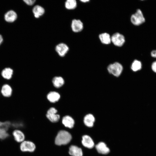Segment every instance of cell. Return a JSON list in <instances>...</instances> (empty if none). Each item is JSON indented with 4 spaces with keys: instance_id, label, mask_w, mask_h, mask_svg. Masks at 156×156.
<instances>
[{
    "instance_id": "obj_1",
    "label": "cell",
    "mask_w": 156,
    "mask_h": 156,
    "mask_svg": "<svg viewBox=\"0 0 156 156\" xmlns=\"http://www.w3.org/2000/svg\"><path fill=\"white\" fill-rule=\"evenodd\" d=\"M72 139V136L68 132L61 130L57 133L55 139V144L59 146L68 144Z\"/></svg>"
},
{
    "instance_id": "obj_2",
    "label": "cell",
    "mask_w": 156,
    "mask_h": 156,
    "mask_svg": "<svg viewBox=\"0 0 156 156\" xmlns=\"http://www.w3.org/2000/svg\"><path fill=\"white\" fill-rule=\"evenodd\" d=\"M123 70L122 65L118 62H115L110 64L107 67V70L108 73L116 77H118L120 75Z\"/></svg>"
},
{
    "instance_id": "obj_3",
    "label": "cell",
    "mask_w": 156,
    "mask_h": 156,
    "mask_svg": "<svg viewBox=\"0 0 156 156\" xmlns=\"http://www.w3.org/2000/svg\"><path fill=\"white\" fill-rule=\"evenodd\" d=\"M131 20L133 25H139L144 23L145 20L141 10L138 9L136 12L132 15Z\"/></svg>"
},
{
    "instance_id": "obj_4",
    "label": "cell",
    "mask_w": 156,
    "mask_h": 156,
    "mask_svg": "<svg viewBox=\"0 0 156 156\" xmlns=\"http://www.w3.org/2000/svg\"><path fill=\"white\" fill-rule=\"evenodd\" d=\"M19 148L22 152H34L36 149L34 144L30 141L24 140L21 143L19 146Z\"/></svg>"
},
{
    "instance_id": "obj_5",
    "label": "cell",
    "mask_w": 156,
    "mask_h": 156,
    "mask_svg": "<svg viewBox=\"0 0 156 156\" xmlns=\"http://www.w3.org/2000/svg\"><path fill=\"white\" fill-rule=\"evenodd\" d=\"M94 147L98 153L102 155H107L110 151L109 148L106 143L103 141L98 142L95 145Z\"/></svg>"
},
{
    "instance_id": "obj_6",
    "label": "cell",
    "mask_w": 156,
    "mask_h": 156,
    "mask_svg": "<svg viewBox=\"0 0 156 156\" xmlns=\"http://www.w3.org/2000/svg\"><path fill=\"white\" fill-rule=\"evenodd\" d=\"M57 110L52 107L49 109L47 112L46 116L47 118L52 122H57L60 119V116L57 114Z\"/></svg>"
},
{
    "instance_id": "obj_7",
    "label": "cell",
    "mask_w": 156,
    "mask_h": 156,
    "mask_svg": "<svg viewBox=\"0 0 156 156\" xmlns=\"http://www.w3.org/2000/svg\"><path fill=\"white\" fill-rule=\"evenodd\" d=\"M81 143L84 147L89 149L93 148L95 145L93 139L87 135L82 136Z\"/></svg>"
},
{
    "instance_id": "obj_8",
    "label": "cell",
    "mask_w": 156,
    "mask_h": 156,
    "mask_svg": "<svg viewBox=\"0 0 156 156\" xmlns=\"http://www.w3.org/2000/svg\"><path fill=\"white\" fill-rule=\"evenodd\" d=\"M111 41L115 45L118 47L122 46L125 42L124 36L122 34L116 33L111 37Z\"/></svg>"
},
{
    "instance_id": "obj_9",
    "label": "cell",
    "mask_w": 156,
    "mask_h": 156,
    "mask_svg": "<svg viewBox=\"0 0 156 156\" xmlns=\"http://www.w3.org/2000/svg\"><path fill=\"white\" fill-rule=\"evenodd\" d=\"M55 50L60 56L64 57L68 51L69 48L66 44L61 43L58 44L56 46Z\"/></svg>"
},
{
    "instance_id": "obj_10",
    "label": "cell",
    "mask_w": 156,
    "mask_h": 156,
    "mask_svg": "<svg viewBox=\"0 0 156 156\" xmlns=\"http://www.w3.org/2000/svg\"><path fill=\"white\" fill-rule=\"evenodd\" d=\"M83 23L80 20L74 19L72 21L71 28L73 32H80L83 30Z\"/></svg>"
},
{
    "instance_id": "obj_11",
    "label": "cell",
    "mask_w": 156,
    "mask_h": 156,
    "mask_svg": "<svg viewBox=\"0 0 156 156\" xmlns=\"http://www.w3.org/2000/svg\"><path fill=\"white\" fill-rule=\"evenodd\" d=\"M12 135L14 140L17 142L21 143L25 140V136L21 130L15 129L12 132Z\"/></svg>"
},
{
    "instance_id": "obj_12",
    "label": "cell",
    "mask_w": 156,
    "mask_h": 156,
    "mask_svg": "<svg viewBox=\"0 0 156 156\" xmlns=\"http://www.w3.org/2000/svg\"><path fill=\"white\" fill-rule=\"evenodd\" d=\"M95 121V118L94 116L91 114H88L86 115L83 119V122L84 125L87 127H92Z\"/></svg>"
},
{
    "instance_id": "obj_13",
    "label": "cell",
    "mask_w": 156,
    "mask_h": 156,
    "mask_svg": "<svg viewBox=\"0 0 156 156\" xmlns=\"http://www.w3.org/2000/svg\"><path fill=\"white\" fill-rule=\"evenodd\" d=\"M69 153L72 156H83V152L81 148L75 145H71L70 146Z\"/></svg>"
},
{
    "instance_id": "obj_14",
    "label": "cell",
    "mask_w": 156,
    "mask_h": 156,
    "mask_svg": "<svg viewBox=\"0 0 156 156\" xmlns=\"http://www.w3.org/2000/svg\"><path fill=\"white\" fill-rule=\"evenodd\" d=\"M62 122L65 127L70 129L73 127L75 124V121L73 119L68 115L65 116L63 118Z\"/></svg>"
},
{
    "instance_id": "obj_15",
    "label": "cell",
    "mask_w": 156,
    "mask_h": 156,
    "mask_svg": "<svg viewBox=\"0 0 156 156\" xmlns=\"http://www.w3.org/2000/svg\"><path fill=\"white\" fill-rule=\"evenodd\" d=\"M47 99L50 102L55 103L58 101L60 98V94L55 91H51L47 95Z\"/></svg>"
},
{
    "instance_id": "obj_16",
    "label": "cell",
    "mask_w": 156,
    "mask_h": 156,
    "mask_svg": "<svg viewBox=\"0 0 156 156\" xmlns=\"http://www.w3.org/2000/svg\"><path fill=\"white\" fill-rule=\"evenodd\" d=\"M35 17L38 18L42 16L45 13V10L42 6L37 5L34 7L32 9Z\"/></svg>"
},
{
    "instance_id": "obj_17",
    "label": "cell",
    "mask_w": 156,
    "mask_h": 156,
    "mask_svg": "<svg viewBox=\"0 0 156 156\" xmlns=\"http://www.w3.org/2000/svg\"><path fill=\"white\" fill-rule=\"evenodd\" d=\"M53 86L56 88H59L62 86L64 83V80L61 77L55 76L52 80Z\"/></svg>"
},
{
    "instance_id": "obj_18",
    "label": "cell",
    "mask_w": 156,
    "mask_h": 156,
    "mask_svg": "<svg viewBox=\"0 0 156 156\" xmlns=\"http://www.w3.org/2000/svg\"><path fill=\"white\" fill-rule=\"evenodd\" d=\"M1 92L2 94L4 97H9L12 95V89L10 85L7 84H5L2 86Z\"/></svg>"
},
{
    "instance_id": "obj_19",
    "label": "cell",
    "mask_w": 156,
    "mask_h": 156,
    "mask_svg": "<svg viewBox=\"0 0 156 156\" xmlns=\"http://www.w3.org/2000/svg\"><path fill=\"white\" fill-rule=\"evenodd\" d=\"M16 13L13 10H10L5 15V18L7 22H11L14 21L17 18Z\"/></svg>"
},
{
    "instance_id": "obj_20",
    "label": "cell",
    "mask_w": 156,
    "mask_h": 156,
    "mask_svg": "<svg viewBox=\"0 0 156 156\" xmlns=\"http://www.w3.org/2000/svg\"><path fill=\"white\" fill-rule=\"evenodd\" d=\"M13 72V70L12 69L10 68H6L2 70L1 75L4 79H9L12 78Z\"/></svg>"
},
{
    "instance_id": "obj_21",
    "label": "cell",
    "mask_w": 156,
    "mask_h": 156,
    "mask_svg": "<svg viewBox=\"0 0 156 156\" xmlns=\"http://www.w3.org/2000/svg\"><path fill=\"white\" fill-rule=\"evenodd\" d=\"M99 38L101 42L104 44H108L111 42V37L108 34L106 33L100 34Z\"/></svg>"
},
{
    "instance_id": "obj_22",
    "label": "cell",
    "mask_w": 156,
    "mask_h": 156,
    "mask_svg": "<svg viewBox=\"0 0 156 156\" xmlns=\"http://www.w3.org/2000/svg\"><path fill=\"white\" fill-rule=\"evenodd\" d=\"M77 2L75 0H67L65 3V8L68 10L75 9L77 6Z\"/></svg>"
},
{
    "instance_id": "obj_23",
    "label": "cell",
    "mask_w": 156,
    "mask_h": 156,
    "mask_svg": "<svg viewBox=\"0 0 156 156\" xmlns=\"http://www.w3.org/2000/svg\"><path fill=\"white\" fill-rule=\"evenodd\" d=\"M142 68L141 62L137 60H134L132 62L131 66V69L134 72H136L140 70Z\"/></svg>"
},
{
    "instance_id": "obj_24",
    "label": "cell",
    "mask_w": 156,
    "mask_h": 156,
    "mask_svg": "<svg viewBox=\"0 0 156 156\" xmlns=\"http://www.w3.org/2000/svg\"><path fill=\"white\" fill-rule=\"evenodd\" d=\"M12 126V123L9 121L4 122L0 121V130L5 129L8 131Z\"/></svg>"
},
{
    "instance_id": "obj_25",
    "label": "cell",
    "mask_w": 156,
    "mask_h": 156,
    "mask_svg": "<svg viewBox=\"0 0 156 156\" xmlns=\"http://www.w3.org/2000/svg\"><path fill=\"white\" fill-rule=\"evenodd\" d=\"M24 1L27 5H33L35 3V0H24Z\"/></svg>"
},
{
    "instance_id": "obj_26",
    "label": "cell",
    "mask_w": 156,
    "mask_h": 156,
    "mask_svg": "<svg viewBox=\"0 0 156 156\" xmlns=\"http://www.w3.org/2000/svg\"><path fill=\"white\" fill-rule=\"evenodd\" d=\"M151 68L156 73V61H155L152 63Z\"/></svg>"
},
{
    "instance_id": "obj_27",
    "label": "cell",
    "mask_w": 156,
    "mask_h": 156,
    "mask_svg": "<svg viewBox=\"0 0 156 156\" xmlns=\"http://www.w3.org/2000/svg\"><path fill=\"white\" fill-rule=\"evenodd\" d=\"M151 55L152 57L156 58V50L152 51L151 52Z\"/></svg>"
},
{
    "instance_id": "obj_28",
    "label": "cell",
    "mask_w": 156,
    "mask_h": 156,
    "mask_svg": "<svg viewBox=\"0 0 156 156\" xmlns=\"http://www.w3.org/2000/svg\"><path fill=\"white\" fill-rule=\"evenodd\" d=\"M3 41V38L0 35V44Z\"/></svg>"
},
{
    "instance_id": "obj_29",
    "label": "cell",
    "mask_w": 156,
    "mask_h": 156,
    "mask_svg": "<svg viewBox=\"0 0 156 156\" xmlns=\"http://www.w3.org/2000/svg\"><path fill=\"white\" fill-rule=\"evenodd\" d=\"M81 1V2H84V3H86V2H88L89 1V0H81L80 1Z\"/></svg>"
}]
</instances>
